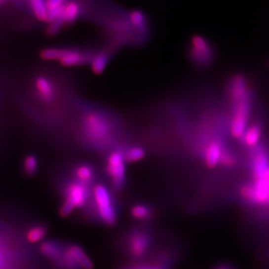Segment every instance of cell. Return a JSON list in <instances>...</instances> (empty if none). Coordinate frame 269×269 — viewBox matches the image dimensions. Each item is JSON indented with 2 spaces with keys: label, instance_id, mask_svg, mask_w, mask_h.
I'll return each instance as SVG.
<instances>
[{
  "label": "cell",
  "instance_id": "6da1fadb",
  "mask_svg": "<svg viewBox=\"0 0 269 269\" xmlns=\"http://www.w3.org/2000/svg\"><path fill=\"white\" fill-rule=\"evenodd\" d=\"M114 124L99 111H90L84 115L81 121V132L87 143L96 147L105 146L114 137Z\"/></svg>",
  "mask_w": 269,
  "mask_h": 269
},
{
  "label": "cell",
  "instance_id": "7a4b0ae2",
  "mask_svg": "<svg viewBox=\"0 0 269 269\" xmlns=\"http://www.w3.org/2000/svg\"><path fill=\"white\" fill-rule=\"evenodd\" d=\"M92 198L99 220L109 227L115 226L117 222V211L109 188L103 184L95 185L92 189Z\"/></svg>",
  "mask_w": 269,
  "mask_h": 269
},
{
  "label": "cell",
  "instance_id": "3957f363",
  "mask_svg": "<svg viewBox=\"0 0 269 269\" xmlns=\"http://www.w3.org/2000/svg\"><path fill=\"white\" fill-rule=\"evenodd\" d=\"M91 197L90 186L74 179L65 186L64 200L60 208V214L64 218L69 216L76 209L86 206Z\"/></svg>",
  "mask_w": 269,
  "mask_h": 269
},
{
  "label": "cell",
  "instance_id": "277c9868",
  "mask_svg": "<svg viewBox=\"0 0 269 269\" xmlns=\"http://www.w3.org/2000/svg\"><path fill=\"white\" fill-rule=\"evenodd\" d=\"M152 243V235L147 230L134 229L126 238V254L134 262H141L150 253Z\"/></svg>",
  "mask_w": 269,
  "mask_h": 269
},
{
  "label": "cell",
  "instance_id": "5b68a950",
  "mask_svg": "<svg viewBox=\"0 0 269 269\" xmlns=\"http://www.w3.org/2000/svg\"><path fill=\"white\" fill-rule=\"evenodd\" d=\"M126 163L124 151L121 150H115L110 152L107 158V174L116 192H121L125 186Z\"/></svg>",
  "mask_w": 269,
  "mask_h": 269
},
{
  "label": "cell",
  "instance_id": "8992f818",
  "mask_svg": "<svg viewBox=\"0 0 269 269\" xmlns=\"http://www.w3.org/2000/svg\"><path fill=\"white\" fill-rule=\"evenodd\" d=\"M231 104L232 110L230 121V133L231 137L236 139H241L247 129V121L250 115V97L242 99Z\"/></svg>",
  "mask_w": 269,
  "mask_h": 269
},
{
  "label": "cell",
  "instance_id": "52a82bcc",
  "mask_svg": "<svg viewBox=\"0 0 269 269\" xmlns=\"http://www.w3.org/2000/svg\"><path fill=\"white\" fill-rule=\"evenodd\" d=\"M190 59L192 62L199 68H206L212 65L214 59L212 46L206 38L201 36L192 38V46L189 50Z\"/></svg>",
  "mask_w": 269,
  "mask_h": 269
},
{
  "label": "cell",
  "instance_id": "ba28073f",
  "mask_svg": "<svg viewBox=\"0 0 269 269\" xmlns=\"http://www.w3.org/2000/svg\"><path fill=\"white\" fill-rule=\"evenodd\" d=\"M226 146L220 138H213L209 141L203 150V158L205 165L210 169H214L220 164V160L226 152Z\"/></svg>",
  "mask_w": 269,
  "mask_h": 269
},
{
  "label": "cell",
  "instance_id": "9c48e42d",
  "mask_svg": "<svg viewBox=\"0 0 269 269\" xmlns=\"http://www.w3.org/2000/svg\"><path fill=\"white\" fill-rule=\"evenodd\" d=\"M39 251L45 257L51 260L56 265L64 268L66 247H62L59 242L53 240L44 241L39 246Z\"/></svg>",
  "mask_w": 269,
  "mask_h": 269
},
{
  "label": "cell",
  "instance_id": "30bf717a",
  "mask_svg": "<svg viewBox=\"0 0 269 269\" xmlns=\"http://www.w3.org/2000/svg\"><path fill=\"white\" fill-rule=\"evenodd\" d=\"M228 92L231 103L249 97V90L246 78L241 75L235 76L229 83Z\"/></svg>",
  "mask_w": 269,
  "mask_h": 269
},
{
  "label": "cell",
  "instance_id": "8fae6325",
  "mask_svg": "<svg viewBox=\"0 0 269 269\" xmlns=\"http://www.w3.org/2000/svg\"><path fill=\"white\" fill-rule=\"evenodd\" d=\"M91 54L76 49H62L60 63L64 67H75L86 64L92 60Z\"/></svg>",
  "mask_w": 269,
  "mask_h": 269
},
{
  "label": "cell",
  "instance_id": "7c38bea8",
  "mask_svg": "<svg viewBox=\"0 0 269 269\" xmlns=\"http://www.w3.org/2000/svg\"><path fill=\"white\" fill-rule=\"evenodd\" d=\"M35 88L41 101L45 103H50L53 101L55 90L52 81L46 76H38L35 80Z\"/></svg>",
  "mask_w": 269,
  "mask_h": 269
},
{
  "label": "cell",
  "instance_id": "4fadbf2b",
  "mask_svg": "<svg viewBox=\"0 0 269 269\" xmlns=\"http://www.w3.org/2000/svg\"><path fill=\"white\" fill-rule=\"evenodd\" d=\"M74 179L80 183L91 186L95 178V169L88 163H80L73 171Z\"/></svg>",
  "mask_w": 269,
  "mask_h": 269
},
{
  "label": "cell",
  "instance_id": "5bb4252c",
  "mask_svg": "<svg viewBox=\"0 0 269 269\" xmlns=\"http://www.w3.org/2000/svg\"><path fill=\"white\" fill-rule=\"evenodd\" d=\"M67 247H68V250L70 254L72 255V257L75 259L76 263L80 266V269H93L94 268L93 262L80 246L73 244V245H69Z\"/></svg>",
  "mask_w": 269,
  "mask_h": 269
},
{
  "label": "cell",
  "instance_id": "9a60e30c",
  "mask_svg": "<svg viewBox=\"0 0 269 269\" xmlns=\"http://www.w3.org/2000/svg\"><path fill=\"white\" fill-rule=\"evenodd\" d=\"M262 137V127L259 123H254L247 127L243 135V144L247 147H254L257 145Z\"/></svg>",
  "mask_w": 269,
  "mask_h": 269
},
{
  "label": "cell",
  "instance_id": "2e32d148",
  "mask_svg": "<svg viewBox=\"0 0 269 269\" xmlns=\"http://www.w3.org/2000/svg\"><path fill=\"white\" fill-rule=\"evenodd\" d=\"M46 233H47V228L46 226L41 224H37V225L31 226L30 228L27 229L26 232V239L31 244H36L45 239Z\"/></svg>",
  "mask_w": 269,
  "mask_h": 269
},
{
  "label": "cell",
  "instance_id": "e0dca14e",
  "mask_svg": "<svg viewBox=\"0 0 269 269\" xmlns=\"http://www.w3.org/2000/svg\"><path fill=\"white\" fill-rule=\"evenodd\" d=\"M130 214L134 219L137 220H148L152 218L153 214V209L151 205L144 203H138L133 205L130 209Z\"/></svg>",
  "mask_w": 269,
  "mask_h": 269
},
{
  "label": "cell",
  "instance_id": "ac0fdd59",
  "mask_svg": "<svg viewBox=\"0 0 269 269\" xmlns=\"http://www.w3.org/2000/svg\"><path fill=\"white\" fill-rule=\"evenodd\" d=\"M80 5L76 2H69L64 5L61 20L63 23H72L80 15Z\"/></svg>",
  "mask_w": 269,
  "mask_h": 269
},
{
  "label": "cell",
  "instance_id": "d6986e66",
  "mask_svg": "<svg viewBox=\"0 0 269 269\" xmlns=\"http://www.w3.org/2000/svg\"><path fill=\"white\" fill-rule=\"evenodd\" d=\"M29 2L35 17L40 21L47 22L48 10L46 7V0H29Z\"/></svg>",
  "mask_w": 269,
  "mask_h": 269
},
{
  "label": "cell",
  "instance_id": "ffe728a7",
  "mask_svg": "<svg viewBox=\"0 0 269 269\" xmlns=\"http://www.w3.org/2000/svg\"><path fill=\"white\" fill-rule=\"evenodd\" d=\"M108 61H109V55L107 52H102L94 55L90 61L93 73L95 75H101L106 68Z\"/></svg>",
  "mask_w": 269,
  "mask_h": 269
},
{
  "label": "cell",
  "instance_id": "44dd1931",
  "mask_svg": "<svg viewBox=\"0 0 269 269\" xmlns=\"http://www.w3.org/2000/svg\"><path fill=\"white\" fill-rule=\"evenodd\" d=\"M124 156L127 163H136L144 158L145 152L139 146H131L124 151Z\"/></svg>",
  "mask_w": 269,
  "mask_h": 269
},
{
  "label": "cell",
  "instance_id": "7402d4cb",
  "mask_svg": "<svg viewBox=\"0 0 269 269\" xmlns=\"http://www.w3.org/2000/svg\"><path fill=\"white\" fill-rule=\"evenodd\" d=\"M38 169V160L35 155H28L25 157L23 162L24 172L27 176L36 174Z\"/></svg>",
  "mask_w": 269,
  "mask_h": 269
},
{
  "label": "cell",
  "instance_id": "603a6c76",
  "mask_svg": "<svg viewBox=\"0 0 269 269\" xmlns=\"http://www.w3.org/2000/svg\"><path fill=\"white\" fill-rule=\"evenodd\" d=\"M129 23L132 25L135 28H137L138 30H144L146 27V19L144 17L143 12L139 11H134L130 12L129 14Z\"/></svg>",
  "mask_w": 269,
  "mask_h": 269
},
{
  "label": "cell",
  "instance_id": "cb8c5ba5",
  "mask_svg": "<svg viewBox=\"0 0 269 269\" xmlns=\"http://www.w3.org/2000/svg\"><path fill=\"white\" fill-rule=\"evenodd\" d=\"M62 53V49L61 48H54L50 47L46 49L42 50L40 53V58L45 61H60V58Z\"/></svg>",
  "mask_w": 269,
  "mask_h": 269
},
{
  "label": "cell",
  "instance_id": "d4e9b609",
  "mask_svg": "<svg viewBox=\"0 0 269 269\" xmlns=\"http://www.w3.org/2000/svg\"><path fill=\"white\" fill-rule=\"evenodd\" d=\"M239 193L241 197L247 201L248 203L254 204V189L253 185H249V184L243 185L239 190Z\"/></svg>",
  "mask_w": 269,
  "mask_h": 269
},
{
  "label": "cell",
  "instance_id": "484cf974",
  "mask_svg": "<svg viewBox=\"0 0 269 269\" xmlns=\"http://www.w3.org/2000/svg\"><path fill=\"white\" fill-rule=\"evenodd\" d=\"M235 163H236V157H235L234 154L231 151L226 150V152H224L223 155L220 160V165L227 169V168H231V167L234 166Z\"/></svg>",
  "mask_w": 269,
  "mask_h": 269
},
{
  "label": "cell",
  "instance_id": "4316f807",
  "mask_svg": "<svg viewBox=\"0 0 269 269\" xmlns=\"http://www.w3.org/2000/svg\"><path fill=\"white\" fill-rule=\"evenodd\" d=\"M122 269H169L168 267L165 266L159 265L156 263H151V264H136V265L127 266Z\"/></svg>",
  "mask_w": 269,
  "mask_h": 269
},
{
  "label": "cell",
  "instance_id": "83f0119b",
  "mask_svg": "<svg viewBox=\"0 0 269 269\" xmlns=\"http://www.w3.org/2000/svg\"><path fill=\"white\" fill-rule=\"evenodd\" d=\"M46 7L48 12H50L64 6L66 0H46Z\"/></svg>",
  "mask_w": 269,
  "mask_h": 269
},
{
  "label": "cell",
  "instance_id": "f1b7e54d",
  "mask_svg": "<svg viewBox=\"0 0 269 269\" xmlns=\"http://www.w3.org/2000/svg\"><path fill=\"white\" fill-rule=\"evenodd\" d=\"M63 24H64L63 23V21L61 20V19L49 23V26L47 27V33H48V35H56L58 32L60 31V29H61V26H62Z\"/></svg>",
  "mask_w": 269,
  "mask_h": 269
},
{
  "label": "cell",
  "instance_id": "f546056e",
  "mask_svg": "<svg viewBox=\"0 0 269 269\" xmlns=\"http://www.w3.org/2000/svg\"><path fill=\"white\" fill-rule=\"evenodd\" d=\"M4 264H5V254H4V249L0 246V269H4Z\"/></svg>",
  "mask_w": 269,
  "mask_h": 269
},
{
  "label": "cell",
  "instance_id": "4dcf8cb0",
  "mask_svg": "<svg viewBox=\"0 0 269 269\" xmlns=\"http://www.w3.org/2000/svg\"><path fill=\"white\" fill-rule=\"evenodd\" d=\"M233 269V268L231 265L228 264V263H220V264L217 265L214 269Z\"/></svg>",
  "mask_w": 269,
  "mask_h": 269
}]
</instances>
